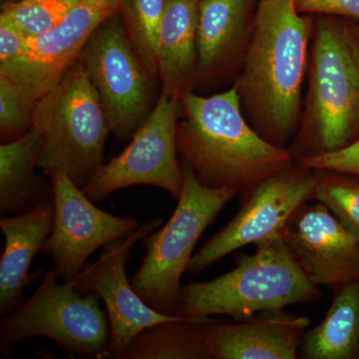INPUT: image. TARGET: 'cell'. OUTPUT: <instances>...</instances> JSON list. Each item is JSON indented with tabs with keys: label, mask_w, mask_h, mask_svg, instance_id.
<instances>
[{
	"label": "cell",
	"mask_w": 359,
	"mask_h": 359,
	"mask_svg": "<svg viewBox=\"0 0 359 359\" xmlns=\"http://www.w3.org/2000/svg\"><path fill=\"white\" fill-rule=\"evenodd\" d=\"M313 20L294 0H261L233 88L241 107L262 137L285 147L301 125L302 93L309 71Z\"/></svg>",
	"instance_id": "6da1fadb"
},
{
	"label": "cell",
	"mask_w": 359,
	"mask_h": 359,
	"mask_svg": "<svg viewBox=\"0 0 359 359\" xmlns=\"http://www.w3.org/2000/svg\"><path fill=\"white\" fill-rule=\"evenodd\" d=\"M181 106L178 151L203 185L245 195L294 163L289 149L269 143L252 128L233 87L210 97L187 92Z\"/></svg>",
	"instance_id": "7a4b0ae2"
},
{
	"label": "cell",
	"mask_w": 359,
	"mask_h": 359,
	"mask_svg": "<svg viewBox=\"0 0 359 359\" xmlns=\"http://www.w3.org/2000/svg\"><path fill=\"white\" fill-rule=\"evenodd\" d=\"M294 161L337 152L359 139V45L353 21L327 16L314 25Z\"/></svg>",
	"instance_id": "3957f363"
},
{
	"label": "cell",
	"mask_w": 359,
	"mask_h": 359,
	"mask_svg": "<svg viewBox=\"0 0 359 359\" xmlns=\"http://www.w3.org/2000/svg\"><path fill=\"white\" fill-rule=\"evenodd\" d=\"M255 245L256 252L241 254L229 273L209 282L182 285L176 316H226L238 320L320 299V289L309 280L280 235Z\"/></svg>",
	"instance_id": "277c9868"
},
{
	"label": "cell",
	"mask_w": 359,
	"mask_h": 359,
	"mask_svg": "<svg viewBox=\"0 0 359 359\" xmlns=\"http://www.w3.org/2000/svg\"><path fill=\"white\" fill-rule=\"evenodd\" d=\"M34 125L42 134L37 167L44 173L62 172L83 189L105 165L111 129L81 56L37 101Z\"/></svg>",
	"instance_id": "5b68a950"
},
{
	"label": "cell",
	"mask_w": 359,
	"mask_h": 359,
	"mask_svg": "<svg viewBox=\"0 0 359 359\" xmlns=\"http://www.w3.org/2000/svg\"><path fill=\"white\" fill-rule=\"evenodd\" d=\"M184 184L171 218L143 238L146 256L131 283L151 308L176 316L181 278L204 231L237 191L203 185L188 163L182 165Z\"/></svg>",
	"instance_id": "8992f818"
},
{
	"label": "cell",
	"mask_w": 359,
	"mask_h": 359,
	"mask_svg": "<svg viewBox=\"0 0 359 359\" xmlns=\"http://www.w3.org/2000/svg\"><path fill=\"white\" fill-rule=\"evenodd\" d=\"M51 269L27 301L0 323L2 356L13 355L21 342L44 337L83 358H110L109 321L93 292L81 294L74 280L59 283Z\"/></svg>",
	"instance_id": "52a82bcc"
},
{
	"label": "cell",
	"mask_w": 359,
	"mask_h": 359,
	"mask_svg": "<svg viewBox=\"0 0 359 359\" xmlns=\"http://www.w3.org/2000/svg\"><path fill=\"white\" fill-rule=\"evenodd\" d=\"M81 59L111 131L122 140L133 138L154 108L156 80L142 63L116 14L92 34Z\"/></svg>",
	"instance_id": "ba28073f"
},
{
	"label": "cell",
	"mask_w": 359,
	"mask_h": 359,
	"mask_svg": "<svg viewBox=\"0 0 359 359\" xmlns=\"http://www.w3.org/2000/svg\"><path fill=\"white\" fill-rule=\"evenodd\" d=\"M181 100L161 93L152 112L121 154L104 165L83 191L93 202L132 186L157 187L178 200L184 184L177 152Z\"/></svg>",
	"instance_id": "9c48e42d"
},
{
	"label": "cell",
	"mask_w": 359,
	"mask_h": 359,
	"mask_svg": "<svg viewBox=\"0 0 359 359\" xmlns=\"http://www.w3.org/2000/svg\"><path fill=\"white\" fill-rule=\"evenodd\" d=\"M313 170L292 163L257 184L243 197L238 214L194 254L188 271L200 273L226 255L280 235L295 210L313 200Z\"/></svg>",
	"instance_id": "30bf717a"
},
{
	"label": "cell",
	"mask_w": 359,
	"mask_h": 359,
	"mask_svg": "<svg viewBox=\"0 0 359 359\" xmlns=\"http://www.w3.org/2000/svg\"><path fill=\"white\" fill-rule=\"evenodd\" d=\"M53 187L54 221L42 252L51 257L53 271L62 282H71L87 259L100 248L127 237L139 226L130 217L99 209L83 189L60 171L50 174Z\"/></svg>",
	"instance_id": "8fae6325"
},
{
	"label": "cell",
	"mask_w": 359,
	"mask_h": 359,
	"mask_svg": "<svg viewBox=\"0 0 359 359\" xmlns=\"http://www.w3.org/2000/svg\"><path fill=\"white\" fill-rule=\"evenodd\" d=\"M162 224L159 218L150 219L127 237L106 245L99 259L84 266L74 278L78 292H93L105 304L110 327V358L121 359L132 339L146 328L180 316H166L151 308L126 275V264L134 245Z\"/></svg>",
	"instance_id": "7c38bea8"
},
{
	"label": "cell",
	"mask_w": 359,
	"mask_h": 359,
	"mask_svg": "<svg viewBox=\"0 0 359 359\" xmlns=\"http://www.w3.org/2000/svg\"><path fill=\"white\" fill-rule=\"evenodd\" d=\"M122 0H78L54 29L29 40L18 60L0 66V73L39 101L60 81L66 71L81 56L97 28L116 13Z\"/></svg>",
	"instance_id": "4fadbf2b"
},
{
	"label": "cell",
	"mask_w": 359,
	"mask_h": 359,
	"mask_svg": "<svg viewBox=\"0 0 359 359\" xmlns=\"http://www.w3.org/2000/svg\"><path fill=\"white\" fill-rule=\"evenodd\" d=\"M304 203L287 219L280 238L316 287L339 289L359 280V240L325 205Z\"/></svg>",
	"instance_id": "5bb4252c"
},
{
	"label": "cell",
	"mask_w": 359,
	"mask_h": 359,
	"mask_svg": "<svg viewBox=\"0 0 359 359\" xmlns=\"http://www.w3.org/2000/svg\"><path fill=\"white\" fill-rule=\"evenodd\" d=\"M309 323L280 309L238 320L209 318L204 328L212 359H295Z\"/></svg>",
	"instance_id": "9a60e30c"
},
{
	"label": "cell",
	"mask_w": 359,
	"mask_h": 359,
	"mask_svg": "<svg viewBox=\"0 0 359 359\" xmlns=\"http://www.w3.org/2000/svg\"><path fill=\"white\" fill-rule=\"evenodd\" d=\"M54 202L43 203L32 211L0 219L4 250L0 259V314L6 316L20 306L23 290L35 280L29 269L37 252L50 235Z\"/></svg>",
	"instance_id": "2e32d148"
},
{
	"label": "cell",
	"mask_w": 359,
	"mask_h": 359,
	"mask_svg": "<svg viewBox=\"0 0 359 359\" xmlns=\"http://www.w3.org/2000/svg\"><path fill=\"white\" fill-rule=\"evenodd\" d=\"M257 9V8H256ZM254 0H201L197 47L199 77L224 69L244 55L254 27Z\"/></svg>",
	"instance_id": "e0dca14e"
},
{
	"label": "cell",
	"mask_w": 359,
	"mask_h": 359,
	"mask_svg": "<svg viewBox=\"0 0 359 359\" xmlns=\"http://www.w3.org/2000/svg\"><path fill=\"white\" fill-rule=\"evenodd\" d=\"M199 0H166L158 37L162 93L181 100L199 78L197 29Z\"/></svg>",
	"instance_id": "ac0fdd59"
},
{
	"label": "cell",
	"mask_w": 359,
	"mask_h": 359,
	"mask_svg": "<svg viewBox=\"0 0 359 359\" xmlns=\"http://www.w3.org/2000/svg\"><path fill=\"white\" fill-rule=\"evenodd\" d=\"M41 147L42 134L36 125L0 146V212L4 216L25 214L53 201L52 182L34 172Z\"/></svg>",
	"instance_id": "d6986e66"
},
{
	"label": "cell",
	"mask_w": 359,
	"mask_h": 359,
	"mask_svg": "<svg viewBox=\"0 0 359 359\" xmlns=\"http://www.w3.org/2000/svg\"><path fill=\"white\" fill-rule=\"evenodd\" d=\"M301 347L306 359L359 358V280L337 289L325 318L304 332Z\"/></svg>",
	"instance_id": "ffe728a7"
},
{
	"label": "cell",
	"mask_w": 359,
	"mask_h": 359,
	"mask_svg": "<svg viewBox=\"0 0 359 359\" xmlns=\"http://www.w3.org/2000/svg\"><path fill=\"white\" fill-rule=\"evenodd\" d=\"M208 318L179 316L146 328L132 339L121 359H212L204 328Z\"/></svg>",
	"instance_id": "44dd1931"
},
{
	"label": "cell",
	"mask_w": 359,
	"mask_h": 359,
	"mask_svg": "<svg viewBox=\"0 0 359 359\" xmlns=\"http://www.w3.org/2000/svg\"><path fill=\"white\" fill-rule=\"evenodd\" d=\"M123 23L135 51L155 80L158 75V37L166 0H122Z\"/></svg>",
	"instance_id": "7402d4cb"
},
{
	"label": "cell",
	"mask_w": 359,
	"mask_h": 359,
	"mask_svg": "<svg viewBox=\"0 0 359 359\" xmlns=\"http://www.w3.org/2000/svg\"><path fill=\"white\" fill-rule=\"evenodd\" d=\"M313 201L325 205L359 240V177L330 170H313Z\"/></svg>",
	"instance_id": "603a6c76"
},
{
	"label": "cell",
	"mask_w": 359,
	"mask_h": 359,
	"mask_svg": "<svg viewBox=\"0 0 359 359\" xmlns=\"http://www.w3.org/2000/svg\"><path fill=\"white\" fill-rule=\"evenodd\" d=\"M78 0H20L2 7L1 16L18 26L30 39L50 32Z\"/></svg>",
	"instance_id": "cb8c5ba5"
},
{
	"label": "cell",
	"mask_w": 359,
	"mask_h": 359,
	"mask_svg": "<svg viewBox=\"0 0 359 359\" xmlns=\"http://www.w3.org/2000/svg\"><path fill=\"white\" fill-rule=\"evenodd\" d=\"M37 101L13 78L0 73V135L11 142L34 126Z\"/></svg>",
	"instance_id": "d4e9b609"
},
{
	"label": "cell",
	"mask_w": 359,
	"mask_h": 359,
	"mask_svg": "<svg viewBox=\"0 0 359 359\" xmlns=\"http://www.w3.org/2000/svg\"><path fill=\"white\" fill-rule=\"evenodd\" d=\"M313 170H330L359 177V139L348 147L328 154L294 161Z\"/></svg>",
	"instance_id": "484cf974"
},
{
	"label": "cell",
	"mask_w": 359,
	"mask_h": 359,
	"mask_svg": "<svg viewBox=\"0 0 359 359\" xmlns=\"http://www.w3.org/2000/svg\"><path fill=\"white\" fill-rule=\"evenodd\" d=\"M302 14H320L359 23V0H294Z\"/></svg>",
	"instance_id": "4316f807"
},
{
	"label": "cell",
	"mask_w": 359,
	"mask_h": 359,
	"mask_svg": "<svg viewBox=\"0 0 359 359\" xmlns=\"http://www.w3.org/2000/svg\"><path fill=\"white\" fill-rule=\"evenodd\" d=\"M29 40L18 26L0 15V66L20 59L27 49Z\"/></svg>",
	"instance_id": "83f0119b"
},
{
	"label": "cell",
	"mask_w": 359,
	"mask_h": 359,
	"mask_svg": "<svg viewBox=\"0 0 359 359\" xmlns=\"http://www.w3.org/2000/svg\"><path fill=\"white\" fill-rule=\"evenodd\" d=\"M353 29L354 34H355L356 40H358V43L359 45V23L353 22Z\"/></svg>",
	"instance_id": "f1b7e54d"
}]
</instances>
